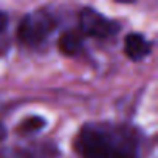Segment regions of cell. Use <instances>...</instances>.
<instances>
[{
    "label": "cell",
    "instance_id": "cell-1",
    "mask_svg": "<svg viewBox=\"0 0 158 158\" xmlns=\"http://www.w3.org/2000/svg\"><path fill=\"white\" fill-rule=\"evenodd\" d=\"M74 150L81 158H143V139L127 124L89 123L77 132Z\"/></svg>",
    "mask_w": 158,
    "mask_h": 158
},
{
    "label": "cell",
    "instance_id": "cell-2",
    "mask_svg": "<svg viewBox=\"0 0 158 158\" xmlns=\"http://www.w3.org/2000/svg\"><path fill=\"white\" fill-rule=\"evenodd\" d=\"M54 28H56L54 17L45 10H37L28 13L20 20L17 36L22 44L28 47H36L45 42L47 37L54 31Z\"/></svg>",
    "mask_w": 158,
    "mask_h": 158
},
{
    "label": "cell",
    "instance_id": "cell-3",
    "mask_svg": "<svg viewBox=\"0 0 158 158\" xmlns=\"http://www.w3.org/2000/svg\"><path fill=\"white\" fill-rule=\"evenodd\" d=\"M79 25L84 34L98 37V39H107L115 36L119 31V23L107 19L101 13L95 11L93 8H84L79 14Z\"/></svg>",
    "mask_w": 158,
    "mask_h": 158
},
{
    "label": "cell",
    "instance_id": "cell-4",
    "mask_svg": "<svg viewBox=\"0 0 158 158\" xmlns=\"http://www.w3.org/2000/svg\"><path fill=\"white\" fill-rule=\"evenodd\" d=\"M56 156L57 152L54 146H50L47 143L0 149V158H56Z\"/></svg>",
    "mask_w": 158,
    "mask_h": 158
},
{
    "label": "cell",
    "instance_id": "cell-5",
    "mask_svg": "<svg viewBox=\"0 0 158 158\" xmlns=\"http://www.w3.org/2000/svg\"><path fill=\"white\" fill-rule=\"evenodd\" d=\"M124 51L127 54L129 59L132 60H141L146 56L150 54L152 51V44L138 33H130L127 34L126 40H124Z\"/></svg>",
    "mask_w": 158,
    "mask_h": 158
},
{
    "label": "cell",
    "instance_id": "cell-6",
    "mask_svg": "<svg viewBox=\"0 0 158 158\" xmlns=\"http://www.w3.org/2000/svg\"><path fill=\"white\" fill-rule=\"evenodd\" d=\"M59 50L65 56H77L84 48L82 36L76 31H67L59 39Z\"/></svg>",
    "mask_w": 158,
    "mask_h": 158
},
{
    "label": "cell",
    "instance_id": "cell-7",
    "mask_svg": "<svg viewBox=\"0 0 158 158\" xmlns=\"http://www.w3.org/2000/svg\"><path fill=\"white\" fill-rule=\"evenodd\" d=\"M45 119L40 118V116H30V118H25L20 126H19V132L22 133H36L39 130H42L45 127Z\"/></svg>",
    "mask_w": 158,
    "mask_h": 158
},
{
    "label": "cell",
    "instance_id": "cell-8",
    "mask_svg": "<svg viewBox=\"0 0 158 158\" xmlns=\"http://www.w3.org/2000/svg\"><path fill=\"white\" fill-rule=\"evenodd\" d=\"M6 25H8V16H6L5 13L0 11V33H3V31H5Z\"/></svg>",
    "mask_w": 158,
    "mask_h": 158
},
{
    "label": "cell",
    "instance_id": "cell-9",
    "mask_svg": "<svg viewBox=\"0 0 158 158\" xmlns=\"http://www.w3.org/2000/svg\"><path fill=\"white\" fill-rule=\"evenodd\" d=\"M5 138H6V129H5V126L2 123H0V143H2Z\"/></svg>",
    "mask_w": 158,
    "mask_h": 158
},
{
    "label": "cell",
    "instance_id": "cell-10",
    "mask_svg": "<svg viewBox=\"0 0 158 158\" xmlns=\"http://www.w3.org/2000/svg\"><path fill=\"white\" fill-rule=\"evenodd\" d=\"M118 2H123V3H132V2H135V0H118Z\"/></svg>",
    "mask_w": 158,
    "mask_h": 158
}]
</instances>
